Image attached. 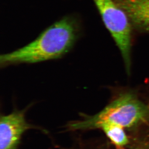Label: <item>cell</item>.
<instances>
[{
    "label": "cell",
    "mask_w": 149,
    "mask_h": 149,
    "mask_svg": "<svg viewBox=\"0 0 149 149\" xmlns=\"http://www.w3.org/2000/svg\"><path fill=\"white\" fill-rule=\"evenodd\" d=\"M81 33L79 18L73 15L65 16L45 29L27 45L1 55L0 65L5 67L58 59L73 48Z\"/></svg>",
    "instance_id": "1"
},
{
    "label": "cell",
    "mask_w": 149,
    "mask_h": 149,
    "mask_svg": "<svg viewBox=\"0 0 149 149\" xmlns=\"http://www.w3.org/2000/svg\"><path fill=\"white\" fill-rule=\"evenodd\" d=\"M149 119V107L133 93L122 95L92 116L72 123L70 130H87L100 128L104 123L120 125L123 128L134 127Z\"/></svg>",
    "instance_id": "2"
},
{
    "label": "cell",
    "mask_w": 149,
    "mask_h": 149,
    "mask_svg": "<svg viewBox=\"0 0 149 149\" xmlns=\"http://www.w3.org/2000/svg\"><path fill=\"white\" fill-rule=\"evenodd\" d=\"M104 25L119 50L127 73L132 65L133 30L128 16L114 0H93Z\"/></svg>",
    "instance_id": "3"
},
{
    "label": "cell",
    "mask_w": 149,
    "mask_h": 149,
    "mask_svg": "<svg viewBox=\"0 0 149 149\" xmlns=\"http://www.w3.org/2000/svg\"><path fill=\"white\" fill-rule=\"evenodd\" d=\"M31 127L23 111L1 116L0 120V149H17L23 134Z\"/></svg>",
    "instance_id": "4"
},
{
    "label": "cell",
    "mask_w": 149,
    "mask_h": 149,
    "mask_svg": "<svg viewBox=\"0 0 149 149\" xmlns=\"http://www.w3.org/2000/svg\"><path fill=\"white\" fill-rule=\"evenodd\" d=\"M125 11L133 31L149 35V0H114Z\"/></svg>",
    "instance_id": "5"
},
{
    "label": "cell",
    "mask_w": 149,
    "mask_h": 149,
    "mask_svg": "<svg viewBox=\"0 0 149 149\" xmlns=\"http://www.w3.org/2000/svg\"><path fill=\"white\" fill-rule=\"evenodd\" d=\"M101 128L113 143L118 146H123L128 143V139L124 128L114 124L104 123L100 126Z\"/></svg>",
    "instance_id": "6"
}]
</instances>
